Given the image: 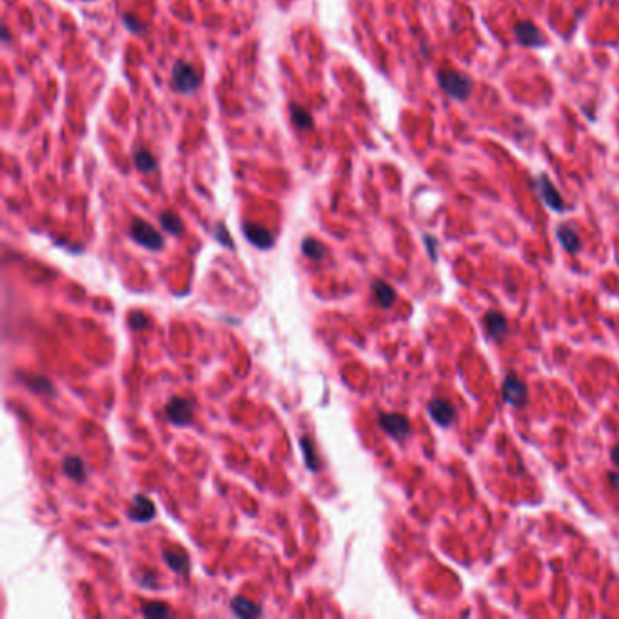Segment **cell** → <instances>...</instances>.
I'll list each match as a JSON object with an SVG mask.
<instances>
[{"label": "cell", "mask_w": 619, "mask_h": 619, "mask_svg": "<svg viewBox=\"0 0 619 619\" xmlns=\"http://www.w3.org/2000/svg\"><path fill=\"white\" fill-rule=\"evenodd\" d=\"M302 253H304L307 258H311V260L318 262L324 260L325 247L322 246L318 240H315V238H305V240L302 242Z\"/></svg>", "instance_id": "obj_23"}, {"label": "cell", "mask_w": 619, "mask_h": 619, "mask_svg": "<svg viewBox=\"0 0 619 619\" xmlns=\"http://www.w3.org/2000/svg\"><path fill=\"white\" fill-rule=\"evenodd\" d=\"M217 238L222 246L229 247V249H235V244H233L231 238H229V233H227V229L224 224H218L217 226Z\"/></svg>", "instance_id": "obj_27"}, {"label": "cell", "mask_w": 619, "mask_h": 619, "mask_svg": "<svg viewBox=\"0 0 619 619\" xmlns=\"http://www.w3.org/2000/svg\"><path fill=\"white\" fill-rule=\"evenodd\" d=\"M195 402L189 398H182V396H175L168 402L166 405V416H168L169 422L173 425H178V427H186L189 423H193L195 418Z\"/></svg>", "instance_id": "obj_4"}, {"label": "cell", "mask_w": 619, "mask_h": 619, "mask_svg": "<svg viewBox=\"0 0 619 619\" xmlns=\"http://www.w3.org/2000/svg\"><path fill=\"white\" fill-rule=\"evenodd\" d=\"M129 325H131V329L142 331L149 325V318L144 315V313L137 311V313H133V315L129 316Z\"/></svg>", "instance_id": "obj_26"}, {"label": "cell", "mask_w": 619, "mask_h": 619, "mask_svg": "<svg viewBox=\"0 0 619 619\" xmlns=\"http://www.w3.org/2000/svg\"><path fill=\"white\" fill-rule=\"evenodd\" d=\"M62 469H64V474L68 478H71L73 482H86V465L84 462L80 460L79 456H68L62 463Z\"/></svg>", "instance_id": "obj_16"}, {"label": "cell", "mask_w": 619, "mask_h": 619, "mask_svg": "<svg viewBox=\"0 0 619 619\" xmlns=\"http://www.w3.org/2000/svg\"><path fill=\"white\" fill-rule=\"evenodd\" d=\"M242 231H244V236L247 240L258 249H271L275 246V236L271 235V231H267L266 227L258 226V224H244Z\"/></svg>", "instance_id": "obj_11"}, {"label": "cell", "mask_w": 619, "mask_h": 619, "mask_svg": "<svg viewBox=\"0 0 619 619\" xmlns=\"http://www.w3.org/2000/svg\"><path fill=\"white\" fill-rule=\"evenodd\" d=\"M291 120L295 124V128L298 129H313L315 128V120H313V115L300 106V104H291L289 106Z\"/></svg>", "instance_id": "obj_17"}, {"label": "cell", "mask_w": 619, "mask_h": 619, "mask_svg": "<svg viewBox=\"0 0 619 619\" xmlns=\"http://www.w3.org/2000/svg\"><path fill=\"white\" fill-rule=\"evenodd\" d=\"M527 398H529V393H527L525 384L518 376H514V374H509L505 382H503V400L509 405L523 407L527 403Z\"/></svg>", "instance_id": "obj_8"}, {"label": "cell", "mask_w": 619, "mask_h": 619, "mask_svg": "<svg viewBox=\"0 0 619 619\" xmlns=\"http://www.w3.org/2000/svg\"><path fill=\"white\" fill-rule=\"evenodd\" d=\"M438 84L440 88L445 91V93L454 100H467L472 93V80L469 77H465L463 73H458V71H442L438 75Z\"/></svg>", "instance_id": "obj_1"}, {"label": "cell", "mask_w": 619, "mask_h": 619, "mask_svg": "<svg viewBox=\"0 0 619 619\" xmlns=\"http://www.w3.org/2000/svg\"><path fill=\"white\" fill-rule=\"evenodd\" d=\"M129 235L138 246L146 247L149 251H160L164 249V236L142 218H135L129 227Z\"/></svg>", "instance_id": "obj_3"}, {"label": "cell", "mask_w": 619, "mask_h": 619, "mask_svg": "<svg viewBox=\"0 0 619 619\" xmlns=\"http://www.w3.org/2000/svg\"><path fill=\"white\" fill-rule=\"evenodd\" d=\"M2 35H4V42H8V40H10V33H8V28H4V30H2Z\"/></svg>", "instance_id": "obj_31"}, {"label": "cell", "mask_w": 619, "mask_h": 619, "mask_svg": "<svg viewBox=\"0 0 619 619\" xmlns=\"http://www.w3.org/2000/svg\"><path fill=\"white\" fill-rule=\"evenodd\" d=\"M610 482H612L614 489H619V474H618V472H610Z\"/></svg>", "instance_id": "obj_30"}, {"label": "cell", "mask_w": 619, "mask_h": 619, "mask_svg": "<svg viewBox=\"0 0 619 619\" xmlns=\"http://www.w3.org/2000/svg\"><path fill=\"white\" fill-rule=\"evenodd\" d=\"M157 514V509H155V503L149 500L148 496L144 494H135L133 503L129 505L128 518L135 523H148L155 518Z\"/></svg>", "instance_id": "obj_9"}, {"label": "cell", "mask_w": 619, "mask_h": 619, "mask_svg": "<svg viewBox=\"0 0 619 619\" xmlns=\"http://www.w3.org/2000/svg\"><path fill=\"white\" fill-rule=\"evenodd\" d=\"M162 556L164 561H166V565H168L171 570H175L177 574L186 576L187 572H189V558H187L186 552L166 549V551L162 552Z\"/></svg>", "instance_id": "obj_13"}, {"label": "cell", "mask_w": 619, "mask_h": 619, "mask_svg": "<svg viewBox=\"0 0 619 619\" xmlns=\"http://www.w3.org/2000/svg\"><path fill=\"white\" fill-rule=\"evenodd\" d=\"M534 187L536 191L540 193L541 200L545 202V206H549L552 211L556 213H563L567 209L565 202H563V197L560 195V191L556 189L554 184L551 182V178L547 177V175H540V177L534 180Z\"/></svg>", "instance_id": "obj_5"}, {"label": "cell", "mask_w": 619, "mask_h": 619, "mask_svg": "<svg viewBox=\"0 0 619 619\" xmlns=\"http://www.w3.org/2000/svg\"><path fill=\"white\" fill-rule=\"evenodd\" d=\"M558 240L561 242L563 249L569 253H572V255L581 249L580 236H578V233H576L574 229L569 226H561L560 229H558Z\"/></svg>", "instance_id": "obj_18"}, {"label": "cell", "mask_w": 619, "mask_h": 619, "mask_svg": "<svg viewBox=\"0 0 619 619\" xmlns=\"http://www.w3.org/2000/svg\"><path fill=\"white\" fill-rule=\"evenodd\" d=\"M142 614L146 618H169L173 614L171 609H169L166 603H160V601H151V603L144 605Z\"/></svg>", "instance_id": "obj_24"}, {"label": "cell", "mask_w": 619, "mask_h": 619, "mask_svg": "<svg viewBox=\"0 0 619 619\" xmlns=\"http://www.w3.org/2000/svg\"><path fill=\"white\" fill-rule=\"evenodd\" d=\"M22 382H24L26 387L37 394H46V396H53L55 394L53 384L44 376H26V378L22 376Z\"/></svg>", "instance_id": "obj_21"}, {"label": "cell", "mask_w": 619, "mask_h": 619, "mask_svg": "<svg viewBox=\"0 0 619 619\" xmlns=\"http://www.w3.org/2000/svg\"><path fill=\"white\" fill-rule=\"evenodd\" d=\"M133 162L135 166H137L138 171L142 173H155L158 169L157 158H155V155L146 148L137 149V151L133 153Z\"/></svg>", "instance_id": "obj_19"}, {"label": "cell", "mask_w": 619, "mask_h": 619, "mask_svg": "<svg viewBox=\"0 0 619 619\" xmlns=\"http://www.w3.org/2000/svg\"><path fill=\"white\" fill-rule=\"evenodd\" d=\"M378 425L394 440H405L411 434V423L402 414H380Z\"/></svg>", "instance_id": "obj_7"}, {"label": "cell", "mask_w": 619, "mask_h": 619, "mask_svg": "<svg viewBox=\"0 0 619 619\" xmlns=\"http://www.w3.org/2000/svg\"><path fill=\"white\" fill-rule=\"evenodd\" d=\"M231 610L238 618H258V616H262L260 607L247 600V598H242V596H236L235 600L231 601Z\"/></svg>", "instance_id": "obj_15"}, {"label": "cell", "mask_w": 619, "mask_h": 619, "mask_svg": "<svg viewBox=\"0 0 619 619\" xmlns=\"http://www.w3.org/2000/svg\"><path fill=\"white\" fill-rule=\"evenodd\" d=\"M202 84V77L195 66L187 64L184 60H178L177 64L173 66L171 73V86L177 93L189 95L195 93Z\"/></svg>", "instance_id": "obj_2"}, {"label": "cell", "mask_w": 619, "mask_h": 619, "mask_svg": "<svg viewBox=\"0 0 619 619\" xmlns=\"http://www.w3.org/2000/svg\"><path fill=\"white\" fill-rule=\"evenodd\" d=\"M122 19H124V24H126V28H128L129 31H133V33H144V31L148 30V26L144 24V22H140L137 17L129 15V13H124Z\"/></svg>", "instance_id": "obj_25"}, {"label": "cell", "mask_w": 619, "mask_h": 619, "mask_svg": "<svg viewBox=\"0 0 619 619\" xmlns=\"http://www.w3.org/2000/svg\"><path fill=\"white\" fill-rule=\"evenodd\" d=\"M514 33L521 46L525 48H543L547 44V37L540 31V28L534 22L523 20L514 26Z\"/></svg>", "instance_id": "obj_6"}, {"label": "cell", "mask_w": 619, "mask_h": 619, "mask_svg": "<svg viewBox=\"0 0 619 619\" xmlns=\"http://www.w3.org/2000/svg\"><path fill=\"white\" fill-rule=\"evenodd\" d=\"M610 458H612V462H614L616 465H618V467H619V445H618V447L612 449V452H610Z\"/></svg>", "instance_id": "obj_29"}, {"label": "cell", "mask_w": 619, "mask_h": 619, "mask_svg": "<svg viewBox=\"0 0 619 619\" xmlns=\"http://www.w3.org/2000/svg\"><path fill=\"white\" fill-rule=\"evenodd\" d=\"M373 293L376 302H378L382 307H385V309H389V307L394 304V300H396V291L384 280L373 282Z\"/></svg>", "instance_id": "obj_14"}, {"label": "cell", "mask_w": 619, "mask_h": 619, "mask_svg": "<svg viewBox=\"0 0 619 619\" xmlns=\"http://www.w3.org/2000/svg\"><path fill=\"white\" fill-rule=\"evenodd\" d=\"M423 240H425V246H427L429 253H431V258H433V260H436V247H438V240H436V238H434V236H429V235H425V236H423Z\"/></svg>", "instance_id": "obj_28"}, {"label": "cell", "mask_w": 619, "mask_h": 619, "mask_svg": "<svg viewBox=\"0 0 619 619\" xmlns=\"http://www.w3.org/2000/svg\"><path fill=\"white\" fill-rule=\"evenodd\" d=\"M300 447H302V451H304L305 467L309 469L311 472L318 471L320 462H318V456H316V452H315V445H313V442H311V438L302 436L300 438Z\"/></svg>", "instance_id": "obj_22"}, {"label": "cell", "mask_w": 619, "mask_h": 619, "mask_svg": "<svg viewBox=\"0 0 619 619\" xmlns=\"http://www.w3.org/2000/svg\"><path fill=\"white\" fill-rule=\"evenodd\" d=\"M483 324H485L487 336L491 340H502L507 335V329H509L507 318L502 313H498V311L487 313L485 318H483Z\"/></svg>", "instance_id": "obj_12"}, {"label": "cell", "mask_w": 619, "mask_h": 619, "mask_svg": "<svg viewBox=\"0 0 619 619\" xmlns=\"http://www.w3.org/2000/svg\"><path fill=\"white\" fill-rule=\"evenodd\" d=\"M427 411L429 414H431V418H433L438 425H442V427H451L452 423L456 422V409H454V405L449 403L447 400L434 398L433 402H429Z\"/></svg>", "instance_id": "obj_10"}, {"label": "cell", "mask_w": 619, "mask_h": 619, "mask_svg": "<svg viewBox=\"0 0 619 619\" xmlns=\"http://www.w3.org/2000/svg\"><path fill=\"white\" fill-rule=\"evenodd\" d=\"M158 220H160V226H162L164 231L169 233V235H182L184 229H186V227H184L182 218L178 217L177 213H173V211L160 213Z\"/></svg>", "instance_id": "obj_20"}]
</instances>
